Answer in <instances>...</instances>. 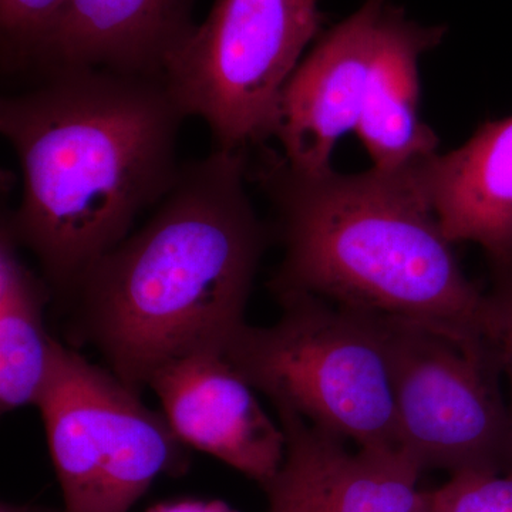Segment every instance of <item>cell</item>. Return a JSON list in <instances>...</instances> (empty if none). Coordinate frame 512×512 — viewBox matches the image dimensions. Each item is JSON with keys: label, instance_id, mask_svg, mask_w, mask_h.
<instances>
[{"label": "cell", "instance_id": "1", "mask_svg": "<svg viewBox=\"0 0 512 512\" xmlns=\"http://www.w3.org/2000/svg\"><path fill=\"white\" fill-rule=\"evenodd\" d=\"M0 101V131L22 171L3 215L52 291L73 296L97 261L157 207L181 173L185 114L163 77L62 69Z\"/></svg>", "mask_w": 512, "mask_h": 512}, {"label": "cell", "instance_id": "2", "mask_svg": "<svg viewBox=\"0 0 512 512\" xmlns=\"http://www.w3.org/2000/svg\"><path fill=\"white\" fill-rule=\"evenodd\" d=\"M247 177L245 153L212 150L183 165L150 220L101 256L74 293L77 333L136 392L175 357L224 349L247 323L268 244Z\"/></svg>", "mask_w": 512, "mask_h": 512}, {"label": "cell", "instance_id": "3", "mask_svg": "<svg viewBox=\"0 0 512 512\" xmlns=\"http://www.w3.org/2000/svg\"><path fill=\"white\" fill-rule=\"evenodd\" d=\"M255 170L285 249L276 298L303 293L370 318L485 336L487 293L461 269L412 164L303 174L266 151Z\"/></svg>", "mask_w": 512, "mask_h": 512}, {"label": "cell", "instance_id": "4", "mask_svg": "<svg viewBox=\"0 0 512 512\" xmlns=\"http://www.w3.org/2000/svg\"><path fill=\"white\" fill-rule=\"evenodd\" d=\"M278 301L275 323H245L222 349L239 375L275 409L357 448L399 447L383 320L303 293Z\"/></svg>", "mask_w": 512, "mask_h": 512}, {"label": "cell", "instance_id": "5", "mask_svg": "<svg viewBox=\"0 0 512 512\" xmlns=\"http://www.w3.org/2000/svg\"><path fill=\"white\" fill-rule=\"evenodd\" d=\"M323 19L316 0H215L161 77L185 117L207 124L212 150L262 147L276 136L286 83Z\"/></svg>", "mask_w": 512, "mask_h": 512}, {"label": "cell", "instance_id": "6", "mask_svg": "<svg viewBox=\"0 0 512 512\" xmlns=\"http://www.w3.org/2000/svg\"><path fill=\"white\" fill-rule=\"evenodd\" d=\"M36 407L64 512H130L157 477L185 464L188 447L163 412L59 340Z\"/></svg>", "mask_w": 512, "mask_h": 512}, {"label": "cell", "instance_id": "7", "mask_svg": "<svg viewBox=\"0 0 512 512\" xmlns=\"http://www.w3.org/2000/svg\"><path fill=\"white\" fill-rule=\"evenodd\" d=\"M389 339L397 446L421 470L451 476L511 466L501 370L485 336L383 320Z\"/></svg>", "mask_w": 512, "mask_h": 512}, {"label": "cell", "instance_id": "8", "mask_svg": "<svg viewBox=\"0 0 512 512\" xmlns=\"http://www.w3.org/2000/svg\"><path fill=\"white\" fill-rule=\"evenodd\" d=\"M175 436L264 485L284 463L286 437L254 387L222 349L195 350L158 367L148 380Z\"/></svg>", "mask_w": 512, "mask_h": 512}, {"label": "cell", "instance_id": "9", "mask_svg": "<svg viewBox=\"0 0 512 512\" xmlns=\"http://www.w3.org/2000/svg\"><path fill=\"white\" fill-rule=\"evenodd\" d=\"M390 0H365L355 13L320 33L282 93L276 138L292 170L320 174L340 138L355 133L377 29Z\"/></svg>", "mask_w": 512, "mask_h": 512}, {"label": "cell", "instance_id": "10", "mask_svg": "<svg viewBox=\"0 0 512 512\" xmlns=\"http://www.w3.org/2000/svg\"><path fill=\"white\" fill-rule=\"evenodd\" d=\"M286 437L284 463L272 483L309 512H416L421 467L399 447L349 450L346 441L298 414L275 409ZM269 481V483H271Z\"/></svg>", "mask_w": 512, "mask_h": 512}, {"label": "cell", "instance_id": "11", "mask_svg": "<svg viewBox=\"0 0 512 512\" xmlns=\"http://www.w3.org/2000/svg\"><path fill=\"white\" fill-rule=\"evenodd\" d=\"M195 0H66L33 57L40 74L101 69L161 77L195 28Z\"/></svg>", "mask_w": 512, "mask_h": 512}, {"label": "cell", "instance_id": "12", "mask_svg": "<svg viewBox=\"0 0 512 512\" xmlns=\"http://www.w3.org/2000/svg\"><path fill=\"white\" fill-rule=\"evenodd\" d=\"M412 167L453 244L478 245L495 268L512 264V116Z\"/></svg>", "mask_w": 512, "mask_h": 512}, {"label": "cell", "instance_id": "13", "mask_svg": "<svg viewBox=\"0 0 512 512\" xmlns=\"http://www.w3.org/2000/svg\"><path fill=\"white\" fill-rule=\"evenodd\" d=\"M444 35L443 26L407 19L392 0L384 8L355 130L372 167L397 170L439 153V138L421 119L420 59Z\"/></svg>", "mask_w": 512, "mask_h": 512}, {"label": "cell", "instance_id": "14", "mask_svg": "<svg viewBox=\"0 0 512 512\" xmlns=\"http://www.w3.org/2000/svg\"><path fill=\"white\" fill-rule=\"evenodd\" d=\"M8 225L0 227V410L36 406L52 365L56 339L45 311L52 288L23 262Z\"/></svg>", "mask_w": 512, "mask_h": 512}, {"label": "cell", "instance_id": "15", "mask_svg": "<svg viewBox=\"0 0 512 512\" xmlns=\"http://www.w3.org/2000/svg\"><path fill=\"white\" fill-rule=\"evenodd\" d=\"M64 3L66 0H0L3 69H30Z\"/></svg>", "mask_w": 512, "mask_h": 512}, {"label": "cell", "instance_id": "16", "mask_svg": "<svg viewBox=\"0 0 512 512\" xmlns=\"http://www.w3.org/2000/svg\"><path fill=\"white\" fill-rule=\"evenodd\" d=\"M423 497L430 512H512V467L454 474Z\"/></svg>", "mask_w": 512, "mask_h": 512}, {"label": "cell", "instance_id": "17", "mask_svg": "<svg viewBox=\"0 0 512 512\" xmlns=\"http://www.w3.org/2000/svg\"><path fill=\"white\" fill-rule=\"evenodd\" d=\"M497 271V284L493 291L487 293L485 338L497 357L501 376L507 380V403L512 429V264L497 268Z\"/></svg>", "mask_w": 512, "mask_h": 512}, {"label": "cell", "instance_id": "18", "mask_svg": "<svg viewBox=\"0 0 512 512\" xmlns=\"http://www.w3.org/2000/svg\"><path fill=\"white\" fill-rule=\"evenodd\" d=\"M146 512H238L221 500H200V498H183V500L164 501Z\"/></svg>", "mask_w": 512, "mask_h": 512}, {"label": "cell", "instance_id": "19", "mask_svg": "<svg viewBox=\"0 0 512 512\" xmlns=\"http://www.w3.org/2000/svg\"><path fill=\"white\" fill-rule=\"evenodd\" d=\"M264 488L268 494V512H309L279 485L268 483Z\"/></svg>", "mask_w": 512, "mask_h": 512}, {"label": "cell", "instance_id": "20", "mask_svg": "<svg viewBox=\"0 0 512 512\" xmlns=\"http://www.w3.org/2000/svg\"><path fill=\"white\" fill-rule=\"evenodd\" d=\"M0 512H50L46 508L39 507V505L33 504H16L9 503V501H3L0 504Z\"/></svg>", "mask_w": 512, "mask_h": 512}, {"label": "cell", "instance_id": "21", "mask_svg": "<svg viewBox=\"0 0 512 512\" xmlns=\"http://www.w3.org/2000/svg\"><path fill=\"white\" fill-rule=\"evenodd\" d=\"M416 512H430L429 508H427L426 503H424V497L421 498V504H420L419 510H417Z\"/></svg>", "mask_w": 512, "mask_h": 512}]
</instances>
